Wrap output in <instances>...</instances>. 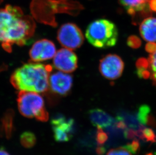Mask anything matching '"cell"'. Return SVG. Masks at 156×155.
Masks as SVG:
<instances>
[{"label":"cell","instance_id":"obj_1","mask_svg":"<svg viewBox=\"0 0 156 155\" xmlns=\"http://www.w3.org/2000/svg\"><path fill=\"white\" fill-rule=\"evenodd\" d=\"M35 28L33 18L25 15L19 7L7 5L0 9V43L7 52H11L14 44L24 46Z\"/></svg>","mask_w":156,"mask_h":155},{"label":"cell","instance_id":"obj_2","mask_svg":"<svg viewBox=\"0 0 156 155\" xmlns=\"http://www.w3.org/2000/svg\"><path fill=\"white\" fill-rule=\"evenodd\" d=\"M52 69L50 64H25L13 73L11 83L15 89L20 91L44 93L49 89V79Z\"/></svg>","mask_w":156,"mask_h":155},{"label":"cell","instance_id":"obj_3","mask_svg":"<svg viewBox=\"0 0 156 155\" xmlns=\"http://www.w3.org/2000/svg\"><path fill=\"white\" fill-rule=\"evenodd\" d=\"M86 37L88 43L96 48H109L116 44L118 29L115 24L110 20L97 19L88 25Z\"/></svg>","mask_w":156,"mask_h":155},{"label":"cell","instance_id":"obj_4","mask_svg":"<svg viewBox=\"0 0 156 155\" xmlns=\"http://www.w3.org/2000/svg\"><path fill=\"white\" fill-rule=\"evenodd\" d=\"M18 108L21 114L29 119L35 118L41 122H47L49 113L46 110L43 97L37 93L20 91L18 94Z\"/></svg>","mask_w":156,"mask_h":155},{"label":"cell","instance_id":"obj_5","mask_svg":"<svg viewBox=\"0 0 156 155\" xmlns=\"http://www.w3.org/2000/svg\"><path fill=\"white\" fill-rule=\"evenodd\" d=\"M57 40L61 46L72 50L83 45L84 36L77 25L73 23H67L63 24L58 30Z\"/></svg>","mask_w":156,"mask_h":155},{"label":"cell","instance_id":"obj_6","mask_svg":"<svg viewBox=\"0 0 156 155\" xmlns=\"http://www.w3.org/2000/svg\"><path fill=\"white\" fill-rule=\"evenodd\" d=\"M152 0H119L120 4L131 16L133 23L136 24L146 18L152 16L150 4Z\"/></svg>","mask_w":156,"mask_h":155},{"label":"cell","instance_id":"obj_7","mask_svg":"<svg viewBox=\"0 0 156 155\" xmlns=\"http://www.w3.org/2000/svg\"><path fill=\"white\" fill-rule=\"evenodd\" d=\"M124 64L121 57L115 54H109L102 58L99 64V71L106 79L115 80L121 76Z\"/></svg>","mask_w":156,"mask_h":155},{"label":"cell","instance_id":"obj_8","mask_svg":"<svg viewBox=\"0 0 156 155\" xmlns=\"http://www.w3.org/2000/svg\"><path fill=\"white\" fill-rule=\"evenodd\" d=\"M51 124L56 142H68L72 138L75 131L73 119H66L61 114L57 115L52 118Z\"/></svg>","mask_w":156,"mask_h":155},{"label":"cell","instance_id":"obj_9","mask_svg":"<svg viewBox=\"0 0 156 155\" xmlns=\"http://www.w3.org/2000/svg\"><path fill=\"white\" fill-rule=\"evenodd\" d=\"M55 68L65 73H71L78 67V58L72 50L62 48L56 52L53 59Z\"/></svg>","mask_w":156,"mask_h":155},{"label":"cell","instance_id":"obj_10","mask_svg":"<svg viewBox=\"0 0 156 155\" xmlns=\"http://www.w3.org/2000/svg\"><path fill=\"white\" fill-rule=\"evenodd\" d=\"M56 46L50 40L43 39L36 41L30 51V60L34 62H43L54 57Z\"/></svg>","mask_w":156,"mask_h":155},{"label":"cell","instance_id":"obj_11","mask_svg":"<svg viewBox=\"0 0 156 155\" xmlns=\"http://www.w3.org/2000/svg\"><path fill=\"white\" fill-rule=\"evenodd\" d=\"M73 85L71 75L63 72H58L51 75L49 79V89L52 92L65 96L68 95Z\"/></svg>","mask_w":156,"mask_h":155},{"label":"cell","instance_id":"obj_12","mask_svg":"<svg viewBox=\"0 0 156 155\" xmlns=\"http://www.w3.org/2000/svg\"><path fill=\"white\" fill-rule=\"evenodd\" d=\"M88 117L93 125L101 128H108L114 125L116 119L100 108H94L88 111Z\"/></svg>","mask_w":156,"mask_h":155},{"label":"cell","instance_id":"obj_13","mask_svg":"<svg viewBox=\"0 0 156 155\" xmlns=\"http://www.w3.org/2000/svg\"><path fill=\"white\" fill-rule=\"evenodd\" d=\"M140 32L144 40L156 42V18L150 16L144 19L140 24Z\"/></svg>","mask_w":156,"mask_h":155},{"label":"cell","instance_id":"obj_14","mask_svg":"<svg viewBox=\"0 0 156 155\" xmlns=\"http://www.w3.org/2000/svg\"><path fill=\"white\" fill-rule=\"evenodd\" d=\"M14 112L12 109H8L2 118L0 125V136H5L7 139L11 138L13 132Z\"/></svg>","mask_w":156,"mask_h":155},{"label":"cell","instance_id":"obj_15","mask_svg":"<svg viewBox=\"0 0 156 155\" xmlns=\"http://www.w3.org/2000/svg\"><path fill=\"white\" fill-rule=\"evenodd\" d=\"M20 141L22 146L27 149H30L35 146L37 139L34 133L30 132H25L21 135Z\"/></svg>","mask_w":156,"mask_h":155},{"label":"cell","instance_id":"obj_16","mask_svg":"<svg viewBox=\"0 0 156 155\" xmlns=\"http://www.w3.org/2000/svg\"><path fill=\"white\" fill-rule=\"evenodd\" d=\"M150 107L147 105H142L139 107L136 118L139 123L141 125L147 124L149 117H150Z\"/></svg>","mask_w":156,"mask_h":155},{"label":"cell","instance_id":"obj_17","mask_svg":"<svg viewBox=\"0 0 156 155\" xmlns=\"http://www.w3.org/2000/svg\"><path fill=\"white\" fill-rule=\"evenodd\" d=\"M140 140L147 142L156 143V134L152 129L143 126L141 129Z\"/></svg>","mask_w":156,"mask_h":155},{"label":"cell","instance_id":"obj_18","mask_svg":"<svg viewBox=\"0 0 156 155\" xmlns=\"http://www.w3.org/2000/svg\"><path fill=\"white\" fill-rule=\"evenodd\" d=\"M108 139V136L107 133L102 129V128L97 127L96 133V140L98 146H103L106 141Z\"/></svg>","mask_w":156,"mask_h":155},{"label":"cell","instance_id":"obj_19","mask_svg":"<svg viewBox=\"0 0 156 155\" xmlns=\"http://www.w3.org/2000/svg\"><path fill=\"white\" fill-rule=\"evenodd\" d=\"M127 44L133 49H137L141 46V40L136 35H131L127 38Z\"/></svg>","mask_w":156,"mask_h":155},{"label":"cell","instance_id":"obj_20","mask_svg":"<svg viewBox=\"0 0 156 155\" xmlns=\"http://www.w3.org/2000/svg\"><path fill=\"white\" fill-rule=\"evenodd\" d=\"M123 146L132 154H136L140 150V144L138 140H133L131 143H127Z\"/></svg>","mask_w":156,"mask_h":155},{"label":"cell","instance_id":"obj_21","mask_svg":"<svg viewBox=\"0 0 156 155\" xmlns=\"http://www.w3.org/2000/svg\"><path fill=\"white\" fill-rule=\"evenodd\" d=\"M106 155H132L131 153L123 146L110 150Z\"/></svg>","mask_w":156,"mask_h":155},{"label":"cell","instance_id":"obj_22","mask_svg":"<svg viewBox=\"0 0 156 155\" xmlns=\"http://www.w3.org/2000/svg\"><path fill=\"white\" fill-rule=\"evenodd\" d=\"M148 60L150 64L151 75L156 74V50L149 56Z\"/></svg>","mask_w":156,"mask_h":155},{"label":"cell","instance_id":"obj_23","mask_svg":"<svg viewBox=\"0 0 156 155\" xmlns=\"http://www.w3.org/2000/svg\"><path fill=\"white\" fill-rule=\"evenodd\" d=\"M136 69H150V64L147 59L141 57L137 60L136 63Z\"/></svg>","mask_w":156,"mask_h":155},{"label":"cell","instance_id":"obj_24","mask_svg":"<svg viewBox=\"0 0 156 155\" xmlns=\"http://www.w3.org/2000/svg\"><path fill=\"white\" fill-rule=\"evenodd\" d=\"M136 74L140 79H147L151 77L150 69H136Z\"/></svg>","mask_w":156,"mask_h":155},{"label":"cell","instance_id":"obj_25","mask_svg":"<svg viewBox=\"0 0 156 155\" xmlns=\"http://www.w3.org/2000/svg\"><path fill=\"white\" fill-rule=\"evenodd\" d=\"M145 50L150 54H152L156 50V43H149L146 44Z\"/></svg>","mask_w":156,"mask_h":155},{"label":"cell","instance_id":"obj_26","mask_svg":"<svg viewBox=\"0 0 156 155\" xmlns=\"http://www.w3.org/2000/svg\"><path fill=\"white\" fill-rule=\"evenodd\" d=\"M106 152V148L104 146H98L96 149V153L98 155H103Z\"/></svg>","mask_w":156,"mask_h":155},{"label":"cell","instance_id":"obj_27","mask_svg":"<svg viewBox=\"0 0 156 155\" xmlns=\"http://www.w3.org/2000/svg\"><path fill=\"white\" fill-rule=\"evenodd\" d=\"M150 8L153 13H156V0H152L151 1Z\"/></svg>","mask_w":156,"mask_h":155},{"label":"cell","instance_id":"obj_28","mask_svg":"<svg viewBox=\"0 0 156 155\" xmlns=\"http://www.w3.org/2000/svg\"><path fill=\"white\" fill-rule=\"evenodd\" d=\"M0 155H10V154L6 151L4 148L2 147L0 148Z\"/></svg>","mask_w":156,"mask_h":155},{"label":"cell","instance_id":"obj_29","mask_svg":"<svg viewBox=\"0 0 156 155\" xmlns=\"http://www.w3.org/2000/svg\"><path fill=\"white\" fill-rule=\"evenodd\" d=\"M151 78L152 79L154 85L156 86V74L151 75Z\"/></svg>","mask_w":156,"mask_h":155},{"label":"cell","instance_id":"obj_30","mask_svg":"<svg viewBox=\"0 0 156 155\" xmlns=\"http://www.w3.org/2000/svg\"><path fill=\"white\" fill-rule=\"evenodd\" d=\"M7 69V66L6 64H3L1 66H0V73L3 72L4 71L6 70Z\"/></svg>","mask_w":156,"mask_h":155},{"label":"cell","instance_id":"obj_31","mask_svg":"<svg viewBox=\"0 0 156 155\" xmlns=\"http://www.w3.org/2000/svg\"><path fill=\"white\" fill-rule=\"evenodd\" d=\"M146 155H154L153 154V153H147V154H146Z\"/></svg>","mask_w":156,"mask_h":155},{"label":"cell","instance_id":"obj_32","mask_svg":"<svg viewBox=\"0 0 156 155\" xmlns=\"http://www.w3.org/2000/svg\"><path fill=\"white\" fill-rule=\"evenodd\" d=\"M3 0H0V3H1L3 2Z\"/></svg>","mask_w":156,"mask_h":155}]
</instances>
